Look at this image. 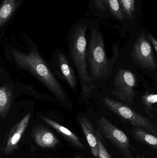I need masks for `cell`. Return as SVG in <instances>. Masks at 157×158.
Masks as SVG:
<instances>
[{"mask_svg":"<svg viewBox=\"0 0 157 158\" xmlns=\"http://www.w3.org/2000/svg\"><path fill=\"white\" fill-rule=\"evenodd\" d=\"M11 53L13 62L18 68L35 77L59 101L62 103L67 101L68 98L63 87L53 76L37 49L32 48L28 52L13 49Z\"/></svg>","mask_w":157,"mask_h":158,"instance_id":"1","label":"cell"},{"mask_svg":"<svg viewBox=\"0 0 157 158\" xmlns=\"http://www.w3.org/2000/svg\"><path fill=\"white\" fill-rule=\"evenodd\" d=\"M86 31L85 25L77 27L71 35L69 45V55L78 74L81 94L85 98L89 95L94 88L93 80L88 69Z\"/></svg>","mask_w":157,"mask_h":158,"instance_id":"2","label":"cell"},{"mask_svg":"<svg viewBox=\"0 0 157 158\" xmlns=\"http://www.w3.org/2000/svg\"><path fill=\"white\" fill-rule=\"evenodd\" d=\"M87 61L92 80L107 79L110 76L112 65L107 57L103 36L95 28L91 30L87 49Z\"/></svg>","mask_w":157,"mask_h":158,"instance_id":"3","label":"cell"},{"mask_svg":"<svg viewBox=\"0 0 157 158\" xmlns=\"http://www.w3.org/2000/svg\"><path fill=\"white\" fill-rule=\"evenodd\" d=\"M105 106L113 113L136 127L157 135V129L153 122L140 115L127 105L106 97L103 99Z\"/></svg>","mask_w":157,"mask_h":158,"instance_id":"4","label":"cell"},{"mask_svg":"<svg viewBox=\"0 0 157 158\" xmlns=\"http://www.w3.org/2000/svg\"><path fill=\"white\" fill-rule=\"evenodd\" d=\"M97 124L105 137L119 148L124 157L136 158L134 155L129 137L123 131L104 117L98 120Z\"/></svg>","mask_w":157,"mask_h":158,"instance_id":"5","label":"cell"},{"mask_svg":"<svg viewBox=\"0 0 157 158\" xmlns=\"http://www.w3.org/2000/svg\"><path fill=\"white\" fill-rule=\"evenodd\" d=\"M136 85L134 74L129 70L120 69L115 75L112 94L122 102L132 105L135 96Z\"/></svg>","mask_w":157,"mask_h":158,"instance_id":"6","label":"cell"},{"mask_svg":"<svg viewBox=\"0 0 157 158\" xmlns=\"http://www.w3.org/2000/svg\"><path fill=\"white\" fill-rule=\"evenodd\" d=\"M132 56L142 67L148 70L156 69L153 47L144 32H141L138 36L133 48Z\"/></svg>","mask_w":157,"mask_h":158,"instance_id":"7","label":"cell"},{"mask_svg":"<svg viewBox=\"0 0 157 158\" xmlns=\"http://www.w3.org/2000/svg\"><path fill=\"white\" fill-rule=\"evenodd\" d=\"M30 118V113L27 114L9 131L4 140L2 147V151L5 155H10L16 150L18 143L26 129Z\"/></svg>","mask_w":157,"mask_h":158,"instance_id":"8","label":"cell"},{"mask_svg":"<svg viewBox=\"0 0 157 158\" xmlns=\"http://www.w3.org/2000/svg\"><path fill=\"white\" fill-rule=\"evenodd\" d=\"M32 135L36 144L42 148H54L60 143L53 133L42 126L35 127Z\"/></svg>","mask_w":157,"mask_h":158,"instance_id":"9","label":"cell"},{"mask_svg":"<svg viewBox=\"0 0 157 158\" xmlns=\"http://www.w3.org/2000/svg\"><path fill=\"white\" fill-rule=\"evenodd\" d=\"M79 123L92 154L95 157L99 158V152L96 137V130H95L93 124L86 117H82Z\"/></svg>","mask_w":157,"mask_h":158,"instance_id":"10","label":"cell"},{"mask_svg":"<svg viewBox=\"0 0 157 158\" xmlns=\"http://www.w3.org/2000/svg\"><path fill=\"white\" fill-rule=\"evenodd\" d=\"M41 120L48 125L56 130L66 140L71 143L73 146L79 148H84V146L80 141L78 136L74 133L72 132L67 128L59 124L58 123L49 118L41 117Z\"/></svg>","mask_w":157,"mask_h":158,"instance_id":"11","label":"cell"},{"mask_svg":"<svg viewBox=\"0 0 157 158\" xmlns=\"http://www.w3.org/2000/svg\"><path fill=\"white\" fill-rule=\"evenodd\" d=\"M58 61L60 71L64 79L71 89L76 92L77 81L75 74L64 54H58Z\"/></svg>","mask_w":157,"mask_h":158,"instance_id":"12","label":"cell"},{"mask_svg":"<svg viewBox=\"0 0 157 158\" xmlns=\"http://www.w3.org/2000/svg\"><path fill=\"white\" fill-rule=\"evenodd\" d=\"M97 8L102 12H109L114 18L119 21L125 19L118 0H93Z\"/></svg>","mask_w":157,"mask_h":158,"instance_id":"13","label":"cell"},{"mask_svg":"<svg viewBox=\"0 0 157 158\" xmlns=\"http://www.w3.org/2000/svg\"><path fill=\"white\" fill-rule=\"evenodd\" d=\"M13 101V88L8 85H3L0 88V116L5 118L10 110Z\"/></svg>","mask_w":157,"mask_h":158,"instance_id":"14","label":"cell"},{"mask_svg":"<svg viewBox=\"0 0 157 158\" xmlns=\"http://www.w3.org/2000/svg\"><path fill=\"white\" fill-rule=\"evenodd\" d=\"M18 4L16 0H3L0 9V27H2L14 14Z\"/></svg>","mask_w":157,"mask_h":158,"instance_id":"15","label":"cell"},{"mask_svg":"<svg viewBox=\"0 0 157 158\" xmlns=\"http://www.w3.org/2000/svg\"><path fill=\"white\" fill-rule=\"evenodd\" d=\"M133 134L135 139L147 145L157 151V136L149 133L145 130L135 128L133 131Z\"/></svg>","mask_w":157,"mask_h":158,"instance_id":"16","label":"cell"},{"mask_svg":"<svg viewBox=\"0 0 157 158\" xmlns=\"http://www.w3.org/2000/svg\"><path fill=\"white\" fill-rule=\"evenodd\" d=\"M125 19L132 21L136 15V0H118Z\"/></svg>","mask_w":157,"mask_h":158,"instance_id":"17","label":"cell"},{"mask_svg":"<svg viewBox=\"0 0 157 158\" xmlns=\"http://www.w3.org/2000/svg\"><path fill=\"white\" fill-rule=\"evenodd\" d=\"M142 103L147 110L150 112L153 105L157 103V94H146L142 97Z\"/></svg>","mask_w":157,"mask_h":158,"instance_id":"18","label":"cell"},{"mask_svg":"<svg viewBox=\"0 0 157 158\" xmlns=\"http://www.w3.org/2000/svg\"><path fill=\"white\" fill-rule=\"evenodd\" d=\"M96 137L99 148V158H112L107 151L101 140L99 132L97 131Z\"/></svg>","mask_w":157,"mask_h":158,"instance_id":"19","label":"cell"},{"mask_svg":"<svg viewBox=\"0 0 157 158\" xmlns=\"http://www.w3.org/2000/svg\"><path fill=\"white\" fill-rule=\"evenodd\" d=\"M147 37L149 40V41L153 44L155 50L157 53V40L153 35H151L150 33H146Z\"/></svg>","mask_w":157,"mask_h":158,"instance_id":"20","label":"cell"},{"mask_svg":"<svg viewBox=\"0 0 157 158\" xmlns=\"http://www.w3.org/2000/svg\"><path fill=\"white\" fill-rule=\"evenodd\" d=\"M75 158H83L82 157L80 156H77Z\"/></svg>","mask_w":157,"mask_h":158,"instance_id":"21","label":"cell"},{"mask_svg":"<svg viewBox=\"0 0 157 158\" xmlns=\"http://www.w3.org/2000/svg\"><path fill=\"white\" fill-rule=\"evenodd\" d=\"M142 158L140 157V156H137V158Z\"/></svg>","mask_w":157,"mask_h":158,"instance_id":"22","label":"cell"}]
</instances>
